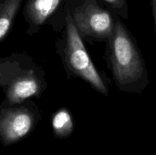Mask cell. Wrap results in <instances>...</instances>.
<instances>
[{"instance_id":"6da1fadb","label":"cell","mask_w":156,"mask_h":155,"mask_svg":"<svg viewBox=\"0 0 156 155\" xmlns=\"http://www.w3.org/2000/svg\"><path fill=\"white\" fill-rule=\"evenodd\" d=\"M106 60L120 91L140 94L149 85L146 62L135 38L119 18L107 41Z\"/></svg>"},{"instance_id":"7a4b0ae2","label":"cell","mask_w":156,"mask_h":155,"mask_svg":"<svg viewBox=\"0 0 156 155\" xmlns=\"http://www.w3.org/2000/svg\"><path fill=\"white\" fill-rule=\"evenodd\" d=\"M0 86L6 104L39 98L47 88L45 72L26 53H13L0 59Z\"/></svg>"},{"instance_id":"3957f363","label":"cell","mask_w":156,"mask_h":155,"mask_svg":"<svg viewBox=\"0 0 156 155\" xmlns=\"http://www.w3.org/2000/svg\"><path fill=\"white\" fill-rule=\"evenodd\" d=\"M65 29L61 56L69 76L82 79L98 92L108 96L109 91L105 78L94 66L71 14L69 12L66 17Z\"/></svg>"},{"instance_id":"277c9868","label":"cell","mask_w":156,"mask_h":155,"mask_svg":"<svg viewBox=\"0 0 156 155\" xmlns=\"http://www.w3.org/2000/svg\"><path fill=\"white\" fill-rule=\"evenodd\" d=\"M41 118L36 103L26 100L2 106L0 110V140L8 147L24 139L36 128Z\"/></svg>"},{"instance_id":"5b68a950","label":"cell","mask_w":156,"mask_h":155,"mask_svg":"<svg viewBox=\"0 0 156 155\" xmlns=\"http://www.w3.org/2000/svg\"><path fill=\"white\" fill-rule=\"evenodd\" d=\"M71 15L81 36L108 41L114 34L116 19L98 0H85Z\"/></svg>"},{"instance_id":"8992f818","label":"cell","mask_w":156,"mask_h":155,"mask_svg":"<svg viewBox=\"0 0 156 155\" xmlns=\"http://www.w3.org/2000/svg\"><path fill=\"white\" fill-rule=\"evenodd\" d=\"M62 2V0H27L23 15L28 24L27 34L32 36L37 33L41 26L54 13Z\"/></svg>"},{"instance_id":"52a82bcc","label":"cell","mask_w":156,"mask_h":155,"mask_svg":"<svg viewBox=\"0 0 156 155\" xmlns=\"http://www.w3.org/2000/svg\"><path fill=\"white\" fill-rule=\"evenodd\" d=\"M24 0H0V41L10 32L17 13Z\"/></svg>"},{"instance_id":"ba28073f","label":"cell","mask_w":156,"mask_h":155,"mask_svg":"<svg viewBox=\"0 0 156 155\" xmlns=\"http://www.w3.org/2000/svg\"><path fill=\"white\" fill-rule=\"evenodd\" d=\"M53 135L58 138H66L75 129L74 119L67 108L62 107L53 112L51 119Z\"/></svg>"},{"instance_id":"9c48e42d","label":"cell","mask_w":156,"mask_h":155,"mask_svg":"<svg viewBox=\"0 0 156 155\" xmlns=\"http://www.w3.org/2000/svg\"><path fill=\"white\" fill-rule=\"evenodd\" d=\"M108 5L118 17L126 19L129 15L128 0H101Z\"/></svg>"},{"instance_id":"30bf717a","label":"cell","mask_w":156,"mask_h":155,"mask_svg":"<svg viewBox=\"0 0 156 155\" xmlns=\"http://www.w3.org/2000/svg\"><path fill=\"white\" fill-rule=\"evenodd\" d=\"M151 1V6H152V15H153L154 21H155V33H156V0H150Z\"/></svg>"}]
</instances>
